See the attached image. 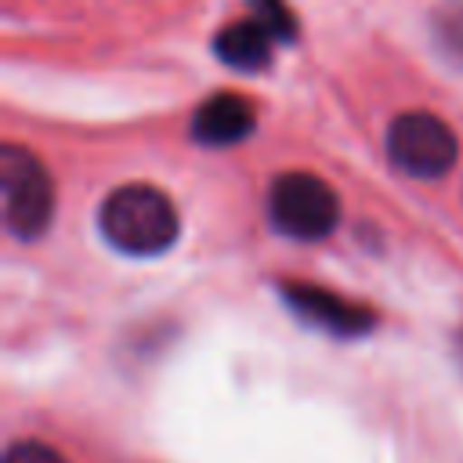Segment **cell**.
<instances>
[{
	"instance_id": "cell-1",
	"label": "cell",
	"mask_w": 463,
	"mask_h": 463,
	"mask_svg": "<svg viewBox=\"0 0 463 463\" xmlns=\"http://www.w3.org/2000/svg\"><path fill=\"white\" fill-rule=\"evenodd\" d=\"M98 228L105 242L127 257H159L177 242L181 217L166 192L152 184H123L105 195Z\"/></svg>"
},
{
	"instance_id": "cell-2",
	"label": "cell",
	"mask_w": 463,
	"mask_h": 463,
	"mask_svg": "<svg viewBox=\"0 0 463 463\" xmlns=\"http://www.w3.org/2000/svg\"><path fill=\"white\" fill-rule=\"evenodd\" d=\"M0 199L4 228L14 239H36L47 232L54 217V188L43 163L22 145L0 148Z\"/></svg>"
},
{
	"instance_id": "cell-3",
	"label": "cell",
	"mask_w": 463,
	"mask_h": 463,
	"mask_svg": "<svg viewBox=\"0 0 463 463\" xmlns=\"http://www.w3.org/2000/svg\"><path fill=\"white\" fill-rule=\"evenodd\" d=\"M268 217L282 235L300 242H318L336 228L340 199L322 177L307 170H289L279 174L268 188Z\"/></svg>"
},
{
	"instance_id": "cell-4",
	"label": "cell",
	"mask_w": 463,
	"mask_h": 463,
	"mask_svg": "<svg viewBox=\"0 0 463 463\" xmlns=\"http://www.w3.org/2000/svg\"><path fill=\"white\" fill-rule=\"evenodd\" d=\"M387 156L402 174L430 181L456 163L459 141L441 116L416 109V112L394 116V123L387 127Z\"/></svg>"
},
{
	"instance_id": "cell-5",
	"label": "cell",
	"mask_w": 463,
	"mask_h": 463,
	"mask_svg": "<svg viewBox=\"0 0 463 463\" xmlns=\"http://www.w3.org/2000/svg\"><path fill=\"white\" fill-rule=\"evenodd\" d=\"M282 300L315 329H326L333 336H362L376 326V315L358 304L347 300L326 286H311V282H282Z\"/></svg>"
},
{
	"instance_id": "cell-6",
	"label": "cell",
	"mask_w": 463,
	"mask_h": 463,
	"mask_svg": "<svg viewBox=\"0 0 463 463\" xmlns=\"http://www.w3.org/2000/svg\"><path fill=\"white\" fill-rule=\"evenodd\" d=\"M257 109L242 94H213L192 116V137L206 148H228L253 134Z\"/></svg>"
},
{
	"instance_id": "cell-7",
	"label": "cell",
	"mask_w": 463,
	"mask_h": 463,
	"mask_svg": "<svg viewBox=\"0 0 463 463\" xmlns=\"http://www.w3.org/2000/svg\"><path fill=\"white\" fill-rule=\"evenodd\" d=\"M275 40L279 36L260 18H242V22L224 25L213 36V51L235 72H260L271 65V43Z\"/></svg>"
},
{
	"instance_id": "cell-8",
	"label": "cell",
	"mask_w": 463,
	"mask_h": 463,
	"mask_svg": "<svg viewBox=\"0 0 463 463\" xmlns=\"http://www.w3.org/2000/svg\"><path fill=\"white\" fill-rule=\"evenodd\" d=\"M4 463H69V459L54 445L29 438V441H11L4 452Z\"/></svg>"
},
{
	"instance_id": "cell-9",
	"label": "cell",
	"mask_w": 463,
	"mask_h": 463,
	"mask_svg": "<svg viewBox=\"0 0 463 463\" xmlns=\"http://www.w3.org/2000/svg\"><path fill=\"white\" fill-rule=\"evenodd\" d=\"M253 7H257V18H260L279 40H289V36L297 33V22H293V14H289V7H286L282 0H253Z\"/></svg>"
},
{
	"instance_id": "cell-10",
	"label": "cell",
	"mask_w": 463,
	"mask_h": 463,
	"mask_svg": "<svg viewBox=\"0 0 463 463\" xmlns=\"http://www.w3.org/2000/svg\"><path fill=\"white\" fill-rule=\"evenodd\" d=\"M441 33H445V40L452 43V51L463 54V11H456V18L441 25Z\"/></svg>"
}]
</instances>
